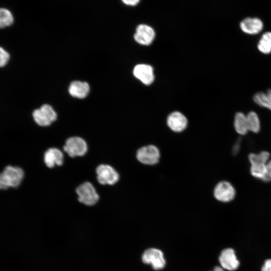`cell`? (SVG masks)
<instances>
[{"instance_id":"cell-1","label":"cell","mask_w":271,"mask_h":271,"mask_svg":"<svg viewBox=\"0 0 271 271\" xmlns=\"http://www.w3.org/2000/svg\"><path fill=\"white\" fill-rule=\"evenodd\" d=\"M24 176L23 170L20 167L8 166L0 173V189L17 187Z\"/></svg>"},{"instance_id":"cell-2","label":"cell","mask_w":271,"mask_h":271,"mask_svg":"<svg viewBox=\"0 0 271 271\" xmlns=\"http://www.w3.org/2000/svg\"><path fill=\"white\" fill-rule=\"evenodd\" d=\"M269 157L270 154L266 151L261 152L258 154H249L248 159L251 164L250 172L253 177L260 179L263 178Z\"/></svg>"},{"instance_id":"cell-3","label":"cell","mask_w":271,"mask_h":271,"mask_svg":"<svg viewBox=\"0 0 271 271\" xmlns=\"http://www.w3.org/2000/svg\"><path fill=\"white\" fill-rule=\"evenodd\" d=\"M160 156L159 149L153 145H149L140 148L136 153L137 160L146 165H156L159 162Z\"/></svg>"},{"instance_id":"cell-4","label":"cell","mask_w":271,"mask_h":271,"mask_svg":"<svg viewBox=\"0 0 271 271\" xmlns=\"http://www.w3.org/2000/svg\"><path fill=\"white\" fill-rule=\"evenodd\" d=\"M76 192L78 196V201L86 205H94L99 200V195L94 186L88 182H84L78 186Z\"/></svg>"},{"instance_id":"cell-5","label":"cell","mask_w":271,"mask_h":271,"mask_svg":"<svg viewBox=\"0 0 271 271\" xmlns=\"http://www.w3.org/2000/svg\"><path fill=\"white\" fill-rule=\"evenodd\" d=\"M144 263L151 265L154 270H161L166 265V261L162 250L150 248L144 251L142 256Z\"/></svg>"},{"instance_id":"cell-6","label":"cell","mask_w":271,"mask_h":271,"mask_svg":"<svg viewBox=\"0 0 271 271\" xmlns=\"http://www.w3.org/2000/svg\"><path fill=\"white\" fill-rule=\"evenodd\" d=\"M63 150L71 157L82 156L87 152V146L83 139L73 137L66 140Z\"/></svg>"},{"instance_id":"cell-7","label":"cell","mask_w":271,"mask_h":271,"mask_svg":"<svg viewBox=\"0 0 271 271\" xmlns=\"http://www.w3.org/2000/svg\"><path fill=\"white\" fill-rule=\"evenodd\" d=\"M33 116L39 125L48 126L56 119L57 114L50 105L44 104L34 111Z\"/></svg>"},{"instance_id":"cell-8","label":"cell","mask_w":271,"mask_h":271,"mask_svg":"<svg viewBox=\"0 0 271 271\" xmlns=\"http://www.w3.org/2000/svg\"><path fill=\"white\" fill-rule=\"evenodd\" d=\"M97 179L101 185H114L119 180V174L111 166L101 164L96 169Z\"/></svg>"},{"instance_id":"cell-9","label":"cell","mask_w":271,"mask_h":271,"mask_svg":"<svg viewBox=\"0 0 271 271\" xmlns=\"http://www.w3.org/2000/svg\"><path fill=\"white\" fill-rule=\"evenodd\" d=\"M213 194L217 200L223 202H228L234 199L235 190L228 182L221 181L215 187Z\"/></svg>"},{"instance_id":"cell-10","label":"cell","mask_w":271,"mask_h":271,"mask_svg":"<svg viewBox=\"0 0 271 271\" xmlns=\"http://www.w3.org/2000/svg\"><path fill=\"white\" fill-rule=\"evenodd\" d=\"M219 261L223 269L229 271L236 269L239 265V262L234 250L230 248H226L221 251L219 257Z\"/></svg>"},{"instance_id":"cell-11","label":"cell","mask_w":271,"mask_h":271,"mask_svg":"<svg viewBox=\"0 0 271 271\" xmlns=\"http://www.w3.org/2000/svg\"><path fill=\"white\" fill-rule=\"evenodd\" d=\"M155 36V31L152 27L147 25L141 24L137 27L134 38L141 45H149L154 40Z\"/></svg>"},{"instance_id":"cell-12","label":"cell","mask_w":271,"mask_h":271,"mask_svg":"<svg viewBox=\"0 0 271 271\" xmlns=\"http://www.w3.org/2000/svg\"><path fill=\"white\" fill-rule=\"evenodd\" d=\"M133 74L146 85L151 84L154 80L153 68L147 64H138L133 69Z\"/></svg>"},{"instance_id":"cell-13","label":"cell","mask_w":271,"mask_h":271,"mask_svg":"<svg viewBox=\"0 0 271 271\" xmlns=\"http://www.w3.org/2000/svg\"><path fill=\"white\" fill-rule=\"evenodd\" d=\"M187 119L181 113L175 111L171 113L167 118V124L170 128L175 132L184 130L187 125Z\"/></svg>"},{"instance_id":"cell-14","label":"cell","mask_w":271,"mask_h":271,"mask_svg":"<svg viewBox=\"0 0 271 271\" xmlns=\"http://www.w3.org/2000/svg\"><path fill=\"white\" fill-rule=\"evenodd\" d=\"M241 30L248 34L254 35L259 33L263 28L262 21L257 18H246L240 23Z\"/></svg>"},{"instance_id":"cell-15","label":"cell","mask_w":271,"mask_h":271,"mask_svg":"<svg viewBox=\"0 0 271 271\" xmlns=\"http://www.w3.org/2000/svg\"><path fill=\"white\" fill-rule=\"evenodd\" d=\"M64 156L62 152L55 148L49 149L44 154V161L49 168L55 166H61L63 163Z\"/></svg>"},{"instance_id":"cell-16","label":"cell","mask_w":271,"mask_h":271,"mask_svg":"<svg viewBox=\"0 0 271 271\" xmlns=\"http://www.w3.org/2000/svg\"><path fill=\"white\" fill-rule=\"evenodd\" d=\"M89 89V86L87 82L76 81L70 84L68 90L72 96L83 98L87 95Z\"/></svg>"},{"instance_id":"cell-17","label":"cell","mask_w":271,"mask_h":271,"mask_svg":"<svg viewBox=\"0 0 271 271\" xmlns=\"http://www.w3.org/2000/svg\"><path fill=\"white\" fill-rule=\"evenodd\" d=\"M234 126L236 132L241 135L245 134L248 130L246 115L238 112L234 117Z\"/></svg>"},{"instance_id":"cell-18","label":"cell","mask_w":271,"mask_h":271,"mask_svg":"<svg viewBox=\"0 0 271 271\" xmlns=\"http://www.w3.org/2000/svg\"><path fill=\"white\" fill-rule=\"evenodd\" d=\"M246 117L248 130L258 132L260 130V121L257 114L254 111H250Z\"/></svg>"},{"instance_id":"cell-19","label":"cell","mask_w":271,"mask_h":271,"mask_svg":"<svg viewBox=\"0 0 271 271\" xmlns=\"http://www.w3.org/2000/svg\"><path fill=\"white\" fill-rule=\"evenodd\" d=\"M14 22L11 12L5 8H0V28L10 26Z\"/></svg>"},{"instance_id":"cell-20","label":"cell","mask_w":271,"mask_h":271,"mask_svg":"<svg viewBox=\"0 0 271 271\" xmlns=\"http://www.w3.org/2000/svg\"><path fill=\"white\" fill-rule=\"evenodd\" d=\"M253 99L258 105L271 110V102L266 93L262 92H257L254 94Z\"/></svg>"},{"instance_id":"cell-21","label":"cell","mask_w":271,"mask_h":271,"mask_svg":"<svg viewBox=\"0 0 271 271\" xmlns=\"http://www.w3.org/2000/svg\"><path fill=\"white\" fill-rule=\"evenodd\" d=\"M10 59L9 54L2 47H0V67H4Z\"/></svg>"},{"instance_id":"cell-22","label":"cell","mask_w":271,"mask_h":271,"mask_svg":"<svg viewBox=\"0 0 271 271\" xmlns=\"http://www.w3.org/2000/svg\"><path fill=\"white\" fill-rule=\"evenodd\" d=\"M257 48L263 54H268L271 52V47L261 39L258 42Z\"/></svg>"},{"instance_id":"cell-23","label":"cell","mask_w":271,"mask_h":271,"mask_svg":"<svg viewBox=\"0 0 271 271\" xmlns=\"http://www.w3.org/2000/svg\"><path fill=\"white\" fill-rule=\"evenodd\" d=\"M262 180L264 182L271 181V161H269L267 163L266 172Z\"/></svg>"},{"instance_id":"cell-24","label":"cell","mask_w":271,"mask_h":271,"mask_svg":"<svg viewBox=\"0 0 271 271\" xmlns=\"http://www.w3.org/2000/svg\"><path fill=\"white\" fill-rule=\"evenodd\" d=\"M260 39L271 47V32L264 33Z\"/></svg>"},{"instance_id":"cell-25","label":"cell","mask_w":271,"mask_h":271,"mask_svg":"<svg viewBox=\"0 0 271 271\" xmlns=\"http://www.w3.org/2000/svg\"><path fill=\"white\" fill-rule=\"evenodd\" d=\"M261 271H271V259L265 260L262 267Z\"/></svg>"},{"instance_id":"cell-26","label":"cell","mask_w":271,"mask_h":271,"mask_svg":"<svg viewBox=\"0 0 271 271\" xmlns=\"http://www.w3.org/2000/svg\"><path fill=\"white\" fill-rule=\"evenodd\" d=\"M122 3L129 6H134L139 4L140 0H121Z\"/></svg>"},{"instance_id":"cell-27","label":"cell","mask_w":271,"mask_h":271,"mask_svg":"<svg viewBox=\"0 0 271 271\" xmlns=\"http://www.w3.org/2000/svg\"><path fill=\"white\" fill-rule=\"evenodd\" d=\"M266 94L271 102V89H268Z\"/></svg>"},{"instance_id":"cell-28","label":"cell","mask_w":271,"mask_h":271,"mask_svg":"<svg viewBox=\"0 0 271 271\" xmlns=\"http://www.w3.org/2000/svg\"><path fill=\"white\" fill-rule=\"evenodd\" d=\"M213 271H214V270H213Z\"/></svg>"}]
</instances>
